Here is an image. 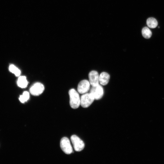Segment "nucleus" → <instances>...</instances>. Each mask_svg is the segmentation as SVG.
I'll use <instances>...</instances> for the list:
<instances>
[{
    "mask_svg": "<svg viewBox=\"0 0 164 164\" xmlns=\"http://www.w3.org/2000/svg\"><path fill=\"white\" fill-rule=\"evenodd\" d=\"M70 104L71 108L75 109L80 105V98L78 93L74 89L70 90L69 92Z\"/></svg>",
    "mask_w": 164,
    "mask_h": 164,
    "instance_id": "obj_1",
    "label": "nucleus"
},
{
    "mask_svg": "<svg viewBox=\"0 0 164 164\" xmlns=\"http://www.w3.org/2000/svg\"><path fill=\"white\" fill-rule=\"evenodd\" d=\"M95 100L91 93L84 94L80 97V105L84 108H87L92 104Z\"/></svg>",
    "mask_w": 164,
    "mask_h": 164,
    "instance_id": "obj_2",
    "label": "nucleus"
},
{
    "mask_svg": "<svg viewBox=\"0 0 164 164\" xmlns=\"http://www.w3.org/2000/svg\"><path fill=\"white\" fill-rule=\"evenodd\" d=\"M71 140L75 151L80 152L84 148L85 145L84 142L77 136H72Z\"/></svg>",
    "mask_w": 164,
    "mask_h": 164,
    "instance_id": "obj_3",
    "label": "nucleus"
},
{
    "mask_svg": "<svg viewBox=\"0 0 164 164\" xmlns=\"http://www.w3.org/2000/svg\"><path fill=\"white\" fill-rule=\"evenodd\" d=\"M60 146L62 150L67 154H70L73 152V149L69 139L64 137L60 141Z\"/></svg>",
    "mask_w": 164,
    "mask_h": 164,
    "instance_id": "obj_4",
    "label": "nucleus"
},
{
    "mask_svg": "<svg viewBox=\"0 0 164 164\" xmlns=\"http://www.w3.org/2000/svg\"><path fill=\"white\" fill-rule=\"evenodd\" d=\"M91 93L95 99L99 100L103 97L104 95V90L103 87L100 85L96 87H92L90 90Z\"/></svg>",
    "mask_w": 164,
    "mask_h": 164,
    "instance_id": "obj_5",
    "label": "nucleus"
},
{
    "mask_svg": "<svg viewBox=\"0 0 164 164\" xmlns=\"http://www.w3.org/2000/svg\"><path fill=\"white\" fill-rule=\"evenodd\" d=\"M90 81L87 80H84L81 81L77 86L78 93L80 94L87 93L90 90Z\"/></svg>",
    "mask_w": 164,
    "mask_h": 164,
    "instance_id": "obj_6",
    "label": "nucleus"
},
{
    "mask_svg": "<svg viewBox=\"0 0 164 164\" xmlns=\"http://www.w3.org/2000/svg\"><path fill=\"white\" fill-rule=\"evenodd\" d=\"M44 90V87L43 84L37 83L31 86L30 89V92L32 95L37 96L41 95Z\"/></svg>",
    "mask_w": 164,
    "mask_h": 164,
    "instance_id": "obj_7",
    "label": "nucleus"
},
{
    "mask_svg": "<svg viewBox=\"0 0 164 164\" xmlns=\"http://www.w3.org/2000/svg\"><path fill=\"white\" fill-rule=\"evenodd\" d=\"M89 77L90 83L92 87H96L99 84V75L97 71H90L89 74Z\"/></svg>",
    "mask_w": 164,
    "mask_h": 164,
    "instance_id": "obj_8",
    "label": "nucleus"
},
{
    "mask_svg": "<svg viewBox=\"0 0 164 164\" xmlns=\"http://www.w3.org/2000/svg\"><path fill=\"white\" fill-rule=\"evenodd\" d=\"M110 78V74L107 72H102L99 76V82L103 86H106L109 83Z\"/></svg>",
    "mask_w": 164,
    "mask_h": 164,
    "instance_id": "obj_9",
    "label": "nucleus"
},
{
    "mask_svg": "<svg viewBox=\"0 0 164 164\" xmlns=\"http://www.w3.org/2000/svg\"><path fill=\"white\" fill-rule=\"evenodd\" d=\"M17 84L18 86L22 88H26L28 84V80L26 76H20L18 80Z\"/></svg>",
    "mask_w": 164,
    "mask_h": 164,
    "instance_id": "obj_10",
    "label": "nucleus"
},
{
    "mask_svg": "<svg viewBox=\"0 0 164 164\" xmlns=\"http://www.w3.org/2000/svg\"><path fill=\"white\" fill-rule=\"evenodd\" d=\"M146 24L149 28H154L157 27L158 23L156 19L153 18H150L147 20Z\"/></svg>",
    "mask_w": 164,
    "mask_h": 164,
    "instance_id": "obj_11",
    "label": "nucleus"
},
{
    "mask_svg": "<svg viewBox=\"0 0 164 164\" xmlns=\"http://www.w3.org/2000/svg\"><path fill=\"white\" fill-rule=\"evenodd\" d=\"M142 34L143 37L146 39H149L152 35V33L150 30L147 27H144L142 30Z\"/></svg>",
    "mask_w": 164,
    "mask_h": 164,
    "instance_id": "obj_12",
    "label": "nucleus"
},
{
    "mask_svg": "<svg viewBox=\"0 0 164 164\" xmlns=\"http://www.w3.org/2000/svg\"><path fill=\"white\" fill-rule=\"evenodd\" d=\"M30 94L29 93L25 91L24 92L22 95L20 96L19 100L20 102L22 103H24L27 102L29 99Z\"/></svg>",
    "mask_w": 164,
    "mask_h": 164,
    "instance_id": "obj_13",
    "label": "nucleus"
},
{
    "mask_svg": "<svg viewBox=\"0 0 164 164\" xmlns=\"http://www.w3.org/2000/svg\"><path fill=\"white\" fill-rule=\"evenodd\" d=\"M9 70L17 76H19L21 74V71L14 65H11L10 66Z\"/></svg>",
    "mask_w": 164,
    "mask_h": 164,
    "instance_id": "obj_14",
    "label": "nucleus"
}]
</instances>
